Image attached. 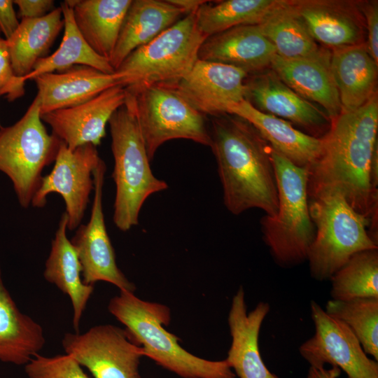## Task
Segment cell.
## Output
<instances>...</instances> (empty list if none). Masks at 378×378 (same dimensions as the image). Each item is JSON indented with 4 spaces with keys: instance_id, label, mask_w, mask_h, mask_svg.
Wrapping results in <instances>:
<instances>
[{
    "instance_id": "6da1fadb",
    "label": "cell",
    "mask_w": 378,
    "mask_h": 378,
    "mask_svg": "<svg viewBox=\"0 0 378 378\" xmlns=\"http://www.w3.org/2000/svg\"><path fill=\"white\" fill-rule=\"evenodd\" d=\"M378 97L375 94L361 107L342 111L321 136L322 147L308 169L309 200L339 193L357 212L370 220L377 234V188L372 183V160L377 148Z\"/></svg>"
},
{
    "instance_id": "7a4b0ae2",
    "label": "cell",
    "mask_w": 378,
    "mask_h": 378,
    "mask_svg": "<svg viewBox=\"0 0 378 378\" xmlns=\"http://www.w3.org/2000/svg\"><path fill=\"white\" fill-rule=\"evenodd\" d=\"M209 132L227 210L238 215L258 208L274 216L278 192L269 144L247 121L231 114L214 117Z\"/></svg>"
},
{
    "instance_id": "3957f363",
    "label": "cell",
    "mask_w": 378,
    "mask_h": 378,
    "mask_svg": "<svg viewBox=\"0 0 378 378\" xmlns=\"http://www.w3.org/2000/svg\"><path fill=\"white\" fill-rule=\"evenodd\" d=\"M109 312L122 323L132 340L158 364L184 378H235L225 360H209L182 348L178 338L163 327L170 321L169 308L120 290L111 299Z\"/></svg>"
},
{
    "instance_id": "277c9868",
    "label": "cell",
    "mask_w": 378,
    "mask_h": 378,
    "mask_svg": "<svg viewBox=\"0 0 378 378\" xmlns=\"http://www.w3.org/2000/svg\"><path fill=\"white\" fill-rule=\"evenodd\" d=\"M111 150L114 159L113 178L115 184L113 222L122 231L139 223L140 210L153 193L167 189V183L156 178L135 116L130 98L111 117Z\"/></svg>"
},
{
    "instance_id": "5b68a950",
    "label": "cell",
    "mask_w": 378,
    "mask_h": 378,
    "mask_svg": "<svg viewBox=\"0 0 378 378\" xmlns=\"http://www.w3.org/2000/svg\"><path fill=\"white\" fill-rule=\"evenodd\" d=\"M278 192V209L274 216L260 221L264 241L274 260L291 267L307 260L315 236L309 210V170L300 167L271 148Z\"/></svg>"
},
{
    "instance_id": "8992f818",
    "label": "cell",
    "mask_w": 378,
    "mask_h": 378,
    "mask_svg": "<svg viewBox=\"0 0 378 378\" xmlns=\"http://www.w3.org/2000/svg\"><path fill=\"white\" fill-rule=\"evenodd\" d=\"M315 236L307 254L312 276L330 279L354 255L377 249L367 227L370 220L339 193H326L309 200Z\"/></svg>"
},
{
    "instance_id": "52a82bcc",
    "label": "cell",
    "mask_w": 378,
    "mask_h": 378,
    "mask_svg": "<svg viewBox=\"0 0 378 378\" xmlns=\"http://www.w3.org/2000/svg\"><path fill=\"white\" fill-rule=\"evenodd\" d=\"M195 12L187 14L122 61L115 72L121 76L124 87L172 85L187 76L207 38L197 27Z\"/></svg>"
},
{
    "instance_id": "ba28073f",
    "label": "cell",
    "mask_w": 378,
    "mask_h": 378,
    "mask_svg": "<svg viewBox=\"0 0 378 378\" xmlns=\"http://www.w3.org/2000/svg\"><path fill=\"white\" fill-rule=\"evenodd\" d=\"M62 141L42 122L36 94L15 124L0 127V172L11 181L21 206L27 208L38 190L44 168L55 162Z\"/></svg>"
},
{
    "instance_id": "9c48e42d",
    "label": "cell",
    "mask_w": 378,
    "mask_h": 378,
    "mask_svg": "<svg viewBox=\"0 0 378 378\" xmlns=\"http://www.w3.org/2000/svg\"><path fill=\"white\" fill-rule=\"evenodd\" d=\"M130 98L148 156L151 161L164 142L185 139L209 146L205 115L195 109L173 85L125 87Z\"/></svg>"
},
{
    "instance_id": "30bf717a",
    "label": "cell",
    "mask_w": 378,
    "mask_h": 378,
    "mask_svg": "<svg viewBox=\"0 0 378 378\" xmlns=\"http://www.w3.org/2000/svg\"><path fill=\"white\" fill-rule=\"evenodd\" d=\"M62 344L65 354L86 368L94 378H141L139 366L144 349L126 329L98 325L81 334L66 333Z\"/></svg>"
},
{
    "instance_id": "8fae6325",
    "label": "cell",
    "mask_w": 378,
    "mask_h": 378,
    "mask_svg": "<svg viewBox=\"0 0 378 378\" xmlns=\"http://www.w3.org/2000/svg\"><path fill=\"white\" fill-rule=\"evenodd\" d=\"M101 160L97 146L92 144H85L71 150L62 141L54 167L43 176L31 205L43 207L48 195L52 192L60 195L65 204L67 229H77L94 190L93 172Z\"/></svg>"
},
{
    "instance_id": "7c38bea8",
    "label": "cell",
    "mask_w": 378,
    "mask_h": 378,
    "mask_svg": "<svg viewBox=\"0 0 378 378\" xmlns=\"http://www.w3.org/2000/svg\"><path fill=\"white\" fill-rule=\"evenodd\" d=\"M310 309L314 334L299 348L310 366L330 364L344 371L347 378H378L377 361L367 356L349 328L314 300Z\"/></svg>"
},
{
    "instance_id": "4fadbf2b",
    "label": "cell",
    "mask_w": 378,
    "mask_h": 378,
    "mask_svg": "<svg viewBox=\"0 0 378 378\" xmlns=\"http://www.w3.org/2000/svg\"><path fill=\"white\" fill-rule=\"evenodd\" d=\"M106 164L101 160L93 172L94 199L90 218L80 225L70 240L82 267L85 284L102 281L117 286L120 290L134 293L135 285L118 268L115 254L106 231L102 207V193Z\"/></svg>"
},
{
    "instance_id": "5bb4252c",
    "label": "cell",
    "mask_w": 378,
    "mask_h": 378,
    "mask_svg": "<svg viewBox=\"0 0 378 378\" xmlns=\"http://www.w3.org/2000/svg\"><path fill=\"white\" fill-rule=\"evenodd\" d=\"M248 76L237 67L198 59L187 76L172 85L198 111L216 117L227 114L230 106L248 100Z\"/></svg>"
},
{
    "instance_id": "9a60e30c",
    "label": "cell",
    "mask_w": 378,
    "mask_h": 378,
    "mask_svg": "<svg viewBox=\"0 0 378 378\" xmlns=\"http://www.w3.org/2000/svg\"><path fill=\"white\" fill-rule=\"evenodd\" d=\"M125 99V87L117 85L80 104L41 114V118L71 150L85 144L97 146L111 117Z\"/></svg>"
},
{
    "instance_id": "2e32d148",
    "label": "cell",
    "mask_w": 378,
    "mask_h": 378,
    "mask_svg": "<svg viewBox=\"0 0 378 378\" xmlns=\"http://www.w3.org/2000/svg\"><path fill=\"white\" fill-rule=\"evenodd\" d=\"M270 310L267 302H260L248 313L241 286L233 296L227 318L232 343L225 360L239 378H279L266 367L259 350L260 328Z\"/></svg>"
},
{
    "instance_id": "e0dca14e",
    "label": "cell",
    "mask_w": 378,
    "mask_h": 378,
    "mask_svg": "<svg viewBox=\"0 0 378 378\" xmlns=\"http://www.w3.org/2000/svg\"><path fill=\"white\" fill-rule=\"evenodd\" d=\"M316 41L332 49L365 43L358 6L348 1H290Z\"/></svg>"
},
{
    "instance_id": "ac0fdd59",
    "label": "cell",
    "mask_w": 378,
    "mask_h": 378,
    "mask_svg": "<svg viewBox=\"0 0 378 378\" xmlns=\"http://www.w3.org/2000/svg\"><path fill=\"white\" fill-rule=\"evenodd\" d=\"M32 80L40 99L41 115L80 104L111 87L122 85V78L117 73L105 74L84 65L41 74Z\"/></svg>"
},
{
    "instance_id": "d6986e66",
    "label": "cell",
    "mask_w": 378,
    "mask_h": 378,
    "mask_svg": "<svg viewBox=\"0 0 378 378\" xmlns=\"http://www.w3.org/2000/svg\"><path fill=\"white\" fill-rule=\"evenodd\" d=\"M276 55L274 47L258 24H247L207 37L198 57L237 67L249 74L270 66Z\"/></svg>"
},
{
    "instance_id": "ffe728a7",
    "label": "cell",
    "mask_w": 378,
    "mask_h": 378,
    "mask_svg": "<svg viewBox=\"0 0 378 378\" xmlns=\"http://www.w3.org/2000/svg\"><path fill=\"white\" fill-rule=\"evenodd\" d=\"M227 114L247 121L272 150L298 167L309 169L320 155L321 137L304 133L290 122L258 110L247 99L230 106Z\"/></svg>"
},
{
    "instance_id": "44dd1931",
    "label": "cell",
    "mask_w": 378,
    "mask_h": 378,
    "mask_svg": "<svg viewBox=\"0 0 378 378\" xmlns=\"http://www.w3.org/2000/svg\"><path fill=\"white\" fill-rule=\"evenodd\" d=\"M246 85L248 98L265 113L286 119L316 134L330 124L324 112L288 87L272 70L255 75L246 80Z\"/></svg>"
},
{
    "instance_id": "7402d4cb",
    "label": "cell",
    "mask_w": 378,
    "mask_h": 378,
    "mask_svg": "<svg viewBox=\"0 0 378 378\" xmlns=\"http://www.w3.org/2000/svg\"><path fill=\"white\" fill-rule=\"evenodd\" d=\"M331 55V54H330ZM330 55L319 58L285 59L276 55L272 70L295 92L320 104L330 121L342 111L330 69Z\"/></svg>"
},
{
    "instance_id": "603a6c76",
    "label": "cell",
    "mask_w": 378,
    "mask_h": 378,
    "mask_svg": "<svg viewBox=\"0 0 378 378\" xmlns=\"http://www.w3.org/2000/svg\"><path fill=\"white\" fill-rule=\"evenodd\" d=\"M185 14L168 0H133L126 13L110 64L115 71L134 50L148 43Z\"/></svg>"
},
{
    "instance_id": "cb8c5ba5",
    "label": "cell",
    "mask_w": 378,
    "mask_h": 378,
    "mask_svg": "<svg viewBox=\"0 0 378 378\" xmlns=\"http://www.w3.org/2000/svg\"><path fill=\"white\" fill-rule=\"evenodd\" d=\"M377 67L365 43L332 49L330 69L342 111L361 107L377 93Z\"/></svg>"
},
{
    "instance_id": "d4e9b609",
    "label": "cell",
    "mask_w": 378,
    "mask_h": 378,
    "mask_svg": "<svg viewBox=\"0 0 378 378\" xmlns=\"http://www.w3.org/2000/svg\"><path fill=\"white\" fill-rule=\"evenodd\" d=\"M67 222L64 212L51 243L43 276L69 298L73 307V326L75 332H79V324L94 291V285L85 284L83 281L77 253L66 236Z\"/></svg>"
},
{
    "instance_id": "484cf974",
    "label": "cell",
    "mask_w": 378,
    "mask_h": 378,
    "mask_svg": "<svg viewBox=\"0 0 378 378\" xmlns=\"http://www.w3.org/2000/svg\"><path fill=\"white\" fill-rule=\"evenodd\" d=\"M132 0H66L75 24L88 46L109 61Z\"/></svg>"
},
{
    "instance_id": "4316f807",
    "label": "cell",
    "mask_w": 378,
    "mask_h": 378,
    "mask_svg": "<svg viewBox=\"0 0 378 378\" xmlns=\"http://www.w3.org/2000/svg\"><path fill=\"white\" fill-rule=\"evenodd\" d=\"M45 342L41 325L17 307L4 285L0 267V361L25 365Z\"/></svg>"
},
{
    "instance_id": "83f0119b",
    "label": "cell",
    "mask_w": 378,
    "mask_h": 378,
    "mask_svg": "<svg viewBox=\"0 0 378 378\" xmlns=\"http://www.w3.org/2000/svg\"><path fill=\"white\" fill-rule=\"evenodd\" d=\"M258 26L281 57L319 58L331 54L328 50L318 46L294 10L290 1L281 0Z\"/></svg>"
},
{
    "instance_id": "f1b7e54d",
    "label": "cell",
    "mask_w": 378,
    "mask_h": 378,
    "mask_svg": "<svg viewBox=\"0 0 378 378\" xmlns=\"http://www.w3.org/2000/svg\"><path fill=\"white\" fill-rule=\"evenodd\" d=\"M63 27L60 6L42 18L21 20L15 33L6 40L13 69L17 76L24 78L36 62L46 57Z\"/></svg>"
},
{
    "instance_id": "f546056e",
    "label": "cell",
    "mask_w": 378,
    "mask_h": 378,
    "mask_svg": "<svg viewBox=\"0 0 378 378\" xmlns=\"http://www.w3.org/2000/svg\"><path fill=\"white\" fill-rule=\"evenodd\" d=\"M60 7L64 20L61 43L52 55L36 62L32 71L24 77L25 80L77 65L88 66L105 74L115 73L109 61L94 52L81 36L74 20L72 8L65 1L61 3Z\"/></svg>"
},
{
    "instance_id": "4dcf8cb0",
    "label": "cell",
    "mask_w": 378,
    "mask_h": 378,
    "mask_svg": "<svg viewBox=\"0 0 378 378\" xmlns=\"http://www.w3.org/2000/svg\"><path fill=\"white\" fill-rule=\"evenodd\" d=\"M281 0H226L202 4L195 12L200 31L206 37L231 28L258 24Z\"/></svg>"
},
{
    "instance_id": "1f68e13d",
    "label": "cell",
    "mask_w": 378,
    "mask_h": 378,
    "mask_svg": "<svg viewBox=\"0 0 378 378\" xmlns=\"http://www.w3.org/2000/svg\"><path fill=\"white\" fill-rule=\"evenodd\" d=\"M330 280L332 300L378 298V248L354 255Z\"/></svg>"
},
{
    "instance_id": "d6a6232c",
    "label": "cell",
    "mask_w": 378,
    "mask_h": 378,
    "mask_svg": "<svg viewBox=\"0 0 378 378\" xmlns=\"http://www.w3.org/2000/svg\"><path fill=\"white\" fill-rule=\"evenodd\" d=\"M325 312L345 324L365 353L378 360V298L328 300Z\"/></svg>"
},
{
    "instance_id": "836d02e7",
    "label": "cell",
    "mask_w": 378,
    "mask_h": 378,
    "mask_svg": "<svg viewBox=\"0 0 378 378\" xmlns=\"http://www.w3.org/2000/svg\"><path fill=\"white\" fill-rule=\"evenodd\" d=\"M28 378H90L70 355L33 357L24 365Z\"/></svg>"
},
{
    "instance_id": "e575fe53",
    "label": "cell",
    "mask_w": 378,
    "mask_h": 378,
    "mask_svg": "<svg viewBox=\"0 0 378 378\" xmlns=\"http://www.w3.org/2000/svg\"><path fill=\"white\" fill-rule=\"evenodd\" d=\"M26 80L17 76L13 69L7 41L0 36V96L9 102L22 97L25 93Z\"/></svg>"
},
{
    "instance_id": "d590c367",
    "label": "cell",
    "mask_w": 378,
    "mask_h": 378,
    "mask_svg": "<svg viewBox=\"0 0 378 378\" xmlns=\"http://www.w3.org/2000/svg\"><path fill=\"white\" fill-rule=\"evenodd\" d=\"M359 4V10L363 13L365 20L366 48L375 63L378 64V3L377 1H370Z\"/></svg>"
},
{
    "instance_id": "8d00e7d4",
    "label": "cell",
    "mask_w": 378,
    "mask_h": 378,
    "mask_svg": "<svg viewBox=\"0 0 378 378\" xmlns=\"http://www.w3.org/2000/svg\"><path fill=\"white\" fill-rule=\"evenodd\" d=\"M13 3L18 7L21 20L42 18L55 8L52 0H14Z\"/></svg>"
},
{
    "instance_id": "74e56055",
    "label": "cell",
    "mask_w": 378,
    "mask_h": 378,
    "mask_svg": "<svg viewBox=\"0 0 378 378\" xmlns=\"http://www.w3.org/2000/svg\"><path fill=\"white\" fill-rule=\"evenodd\" d=\"M13 4V0H0V31L6 40L11 37L20 24Z\"/></svg>"
},
{
    "instance_id": "f35d334b",
    "label": "cell",
    "mask_w": 378,
    "mask_h": 378,
    "mask_svg": "<svg viewBox=\"0 0 378 378\" xmlns=\"http://www.w3.org/2000/svg\"><path fill=\"white\" fill-rule=\"evenodd\" d=\"M340 373L336 367L326 369L325 366H310L307 378H337Z\"/></svg>"
},
{
    "instance_id": "ab89813d",
    "label": "cell",
    "mask_w": 378,
    "mask_h": 378,
    "mask_svg": "<svg viewBox=\"0 0 378 378\" xmlns=\"http://www.w3.org/2000/svg\"><path fill=\"white\" fill-rule=\"evenodd\" d=\"M171 4L181 8L185 14L196 11L206 1L204 0H168Z\"/></svg>"
},
{
    "instance_id": "60d3db41",
    "label": "cell",
    "mask_w": 378,
    "mask_h": 378,
    "mask_svg": "<svg viewBox=\"0 0 378 378\" xmlns=\"http://www.w3.org/2000/svg\"><path fill=\"white\" fill-rule=\"evenodd\" d=\"M0 36H1V31H0Z\"/></svg>"
},
{
    "instance_id": "b9f144b4",
    "label": "cell",
    "mask_w": 378,
    "mask_h": 378,
    "mask_svg": "<svg viewBox=\"0 0 378 378\" xmlns=\"http://www.w3.org/2000/svg\"><path fill=\"white\" fill-rule=\"evenodd\" d=\"M1 127V124H0V127Z\"/></svg>"
}]
</instances>
